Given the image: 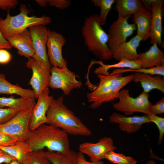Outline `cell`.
<instances>
[{
	"label": "cell",
	"instance_id": "cell-1",
	"mask_svg": "<svg viewBox=\"0 0 164 164\" xmlns=\"http://www.w3.org/2000/svg\"><path fill=\"white\" fill-rule=\"evenodd\" d=\"M25 141L32 151L46 148L49 151L63 152L70 149L68 134L58 128L46 124L30 130Z\"/></svg>",
	"mask_w": 164,
	"mask_h": 164
},
{
	"label": "cell",
	"instance_id": "cell-2",
	"mask_svg": "<svg viewBox=\"0 0 164 164\" xmlns=\"http://www.w3.org/2000/svg\"><path fill=\"white\" fill-rule=\"evenodd\" d=\"M46 124L58 128L68 134L89 136L91 130L63 103V96L53 99L46 112Z\"/></svg>",
	"mask_w": 164,
	"mask_h": 164
},
{
	"label": "cell",
	"instance_id": "cell-3",
	"mask_svg": "<svg viewBox=\"0 0 164 164\" xmlns=\"http://www.w3.org/2000/svg\"><path fill=\"white\" fill-rule=\"evenodd\" d=\"M101 26L98 15L91 14L86 18L81 32L88 50L97 58L108 60L113 58V54L108 45V34Z\"/></svg>",
	"mask_w": 164,
	"mask_h": 164
},
{
	"label": "cell",
	"instance_id": "cell-4",
	"mask_svg": "<svg viewBox=\"0 0 164 164\" xmlns=\"http://www.w3.org/2000/svg\"><path fill=\"white\" fill-rule=\"evenodd\" d=\"M97 77L100 80L98 85L91 93L87 94L90 106L92 109H95L104 102H111L118 98L121 89L133 80V74L123 76L122 73H110L108 75L99 74Z\"/></svg>",
	"mask_w": 164,
	"mask_h": 164
},
{
	"label": "cell",
	"instance_id": "cell-5",
	"mask_svg": "<svg viewBox=\"0 0 164 164\" xmlns=\"http://www.w3.org/2000/svg\"><path fill=\"white\" fill-rule=\"evenodd\" d=\"M20 10L19 14L14 16L10 15L8 10L5 19L0 18V31L6 39L21 33L32 26H45L51 22L50 17L46 15L40 17L29 16L30 10L25 4L21 5Z\"/></svg>",
	"mask_w": 164,
	"mask_h": 164
},
{
	"label": "cell",
	"instance_id": "cell-6",
	"mask_svg": "<svg viewBox=\"0 0 164 164\" xmlns=\"http://www.w3.org/2000/svg\"><path fill=\"white\" fill-rule=\"evenodd\" d=\"M129 92L127 89L120 91L119 101L113 105L114 109L123 112L127 116L132 115L135 112H141L145 114L150 113L153 104L149 100V93L143 91L137 97L134 98L130 95Z\"/></svg>",
	"mask_w": 164,
	"mask_h": 164
},
{
	"label": "cell",
	"instance_id": "cell-7",
	"mask_svg": "<svg viewBox=\"0 0 164 164\" xmlns=\"http://www.w3.org/2000/svg\"><path fill=\"white\" fill-rule=\"evenodd\" d=\"M35 102L27 108L20 111L8 121L0 125V133L19 141H26L30 131V119Z\"/></svg>",
	"mask_w": 164,
	"mask_h": 164
},
{
	"label": "cell",
	"instance_id": "cell-8",
	"mask_svg": "<svg viewBox=\"0 0 164 164\" xmlns=\"http://www.w3.org/2000/svg\"><path fill=\"white\" fill-rule=\"evenodd\" d=\"M77 75L67 68H59L52 67L49 86L53 89H59L62 90L64 94L68 96L71 91L81 88L83 83L77 80Z\"/></svg>",
	"mask_w": 164,
	"mask_h": 164
},
{
	"label": "cell",
	"instance_id": "cell-9",
	"mask_svg": "<svg viewBox=\"0 0 164 164\" xmlns=\"http://www.w3.org/2000/svg\"><path fill=\"white\" fill-rule=\"evenodd\" d=\"M131 16H118L117 19L114 21L110 26L108 33V45L111 51L126 42L128 37L136 29L135 24H129L128 22Z\"/></svg>",
	"mask_w": 164,
	"mask_h": 164
},
{
	"label": "cell",
	"instance_id": "cell-10",
	"mask_svg": "<svg viewBox=\"0 0 164 164\" xmlns=\"http://www.w3.org/2000/svg\"><path fill=\"white\" fill-rule=\"evenodd\" d=\"M49 29L45 26L35 25L29 28L35 55L32 58L39 63L51 68L46 51L47 40Z\"/></svg>",
	"mask_w": 164,
	"mask_h": 164
},
{
	"label": "cell",
	"instance_id": "cell-11",
	"mask_svg": "<svg viewBox=\"0 0 164 164\" xmlns=\"http://www.w3.org/2000/svg\"><path fill=\"white\" fill-rule=\"evenodd\" d=\"M66 42V39L63 35L49 30L46 43L47 54L50 64L53 67L67 68V61L62 54L63 47Z\"/></svg>",
	"mask_w": 164,
	"mask_h": 164
},
{
	"label": "cell",
	"instance_id": "cell-12",
	"mask_svg": "<svg viewBox=\"0 0 164 164\" xmlns=\"http://www.w3.org/2000/svg\"><path fill=\"white\" fill-rule=\"evenodd\" d=\"M26 66L32 70L29 84L32 87L36 99H37L41 92L49 86L51 68L39 63L32 57L28 59Z\"/></svg>",
	"mask_w": 164,
	"mask_h": 164
},
{
	"label": "cell",
	"instance_id": "cell-13",
	"mask_svg": "<svg viewBox=\"0 0 164 164\" xmlns=\"http://www.w3.org/2000/svg\"><path fill=\"white\" fill-rule=\"evenodd\" d=\"M116 149L113 139L107 137L100 138L97 143H83L79 145L78 148L79 152L87 155L91 162L101 160L107 153Z\"/></svg>",
	"mask_w": 164,
	"mask_h": 164
},
{
	"label": "cell",
	"instance_id": "cell-14",
	"mask_svg": "<svg viewBox=\"0 0 164 164\" xmlns=\"http://www.w3.org/2000/svg\"><path fill=\"white\" fill-rule=\"evenodd\" d=\"M48 88L44 90L37 98L32 110L30 124V130H32L39 126L46 124V112L52 102L53 98L49 95Z\"/></svg>",
	"mask_w": 164,
	"mask_h": 164
},
{
	"label": "cell",
	"instance_id": "cell-15",
	"mask_svg": "<svg viewBox=\"0 0 164 164\" xmlns=\"http://www.w3.org/2000/svg\"><path fill=\"white\" fill-rule=\"evenodd\" d=\"M149 5L151 10L152 19L150 43H156L160 46L162 43V0H142Z\"/></svg>",
	"mask_w": 164,
	"mask_h": 164
},
{
	"label": "cell",
	"instance_id": "cell-16",
	"mask_svg": "<svg viewBox=\"0 0 164 164\" xmlns=\"http://www.w3.org/2000/svg\"><path fill=\"white\" fill-rule=\"evenodd\" d=\"M109 120L111 123L118 124L121 131L128 133H136L141 129L143 124L150 122L146 115L130 116L116 112H114L111 114Z\"/></svg>",
	"mask_w": 164,
	"mask_h": 164
},
{
	"label": "cell",
	"instance_id": "cell-17",
	"mask_svg": "<svg viewBox=\"0 0 164 164\" xmlns=\"http://www.w3.org/2000/svg\"><path fill=\"white\" fill-rule=\"evenodd\" d=\"M142 39L136 35L129 41L119 45L111 51L113 58L119 61L122 59L129 60H137L138 53L137 49Z\"/></svg>",
	"mask_w": 164,
	"mask_h": 164
},
{
	"label": "cell",
	"instance_id": "cell-18",
	"mask_svg": "<svg viewBox=\"0 0 164 164\" xmlns=\"http://www.w3.org/2000/svg\"><path fill=\"white\" fill-rule=\"evenodd\" d=\"M12 46L17 50V53L28 59L35 55L32 40L28 29L13 36L6 39Z\"/></svg>",
	"mask_w": 164,
	"mask_h": 164
},
{
	"label": "cell",
	"instance_id": "cell-19",
	"mask_svg": "<svg viewBox=\"0 0 164 164\" xmlns=\"http://www.w3.org/2000/svg\"><path fill=\"white\" fill-rule=\"evenodd\" d=\"M137 60L142 68L164 65V53L154 43L148 50L138 53Z\"/></svg>",
	"mask_w": 164,
	"mask_h": 164
},
{
	"label": "cell",
	"instance_id": "cell-20",
	"mask_svg": "<svg viewBox=\"0 0 164 164\" xmlns=\"http://www.w3.org/2000/svg\"><path fill=\"white\" fill-rule=\"evenodd\" d=\"M133 23L137 27V35L145 41L150 38L152 14L147 9L143 8L133 14Z\"/></svg>",
	"mask_w": 164,
	"mask_h": 164
},
{
	"label": "cell",
	"instance_id": "cell-21",
	"mask_svg": "<svg viewBox=\"0 0 164 164\" xmlns=\"http://www.w3.org/2000/svg\"><path fill=\"white\" fill-rule=\"evenodd\" d=\"M133 74L132 81L136 83H140L143 91L149 93L152 90L156 89L164 93V79L160 75L153 76L137 72Z\"/></svg>",
	"mask_w": 164,
	"mask_h": 164
},
{
	"label": "cell",
	"instance_id": "cell-22",
	"mask_svg": "<svg viewBox=\"0 0 164 164\" xmlns=\"http://www.w3.org/2000/svg\"><path fill=\"white\" fill-rule=\"evenodd\" d=\"M0 94H15L21 97L36 98L35 94L33 90L24 89L18 85L9 82L5 75L0 73Z\"/></svg>",
	"mask_w": 164,
	"mask_h": 164
},
{
	"label": "cell",
	"instance_id": "cell-23",
	"mask_svg": "<svg viewBox=\"0 0 164 164\" xmlns=\"http://www.w3.org/2000/svg\"><path fill=\"white\" fill-rule=\"evenodd\" d=\"M92 64H98L100 66L96 68L94 73L97 74H101L108 75L110 74L108 70L111 68H127L137 70L141 68L139 61L138 60H129L125 59H122L119 62L113 64H105L101 60L96 61L94 60L91 62Z\"/></svg>",
	"mask_w": 164,
	"mask_h": 164
},
{
	"label": "cell",
	"instance_id": "cell-24",
	"mask_svg": "<svg viewBox=\"0 0 164 164\" xmlns=\"http://www.w3.org/2000/svg\"><path fill=\"white\" fill-rule=\"evenodd\" d=\"M42 152L52 164H77L78 154L70 149L63 152L42 150Z\"/></svg>",
	"mask_w": 164,
	"mask_h": 164
},
{
	"label": "cell",
	"instance_id": "cell-25",
	"mask_svg": "<svg viewBox=\"0 0 164 164\" xmlns=\"http://www.w3.org/2000/svg\"><path fill=\"white\" fill-rule=\"evenodd\" d=\"M0 150L13 157L20 163L32 150L25 141H18L15 144L7 147L0 146Z\"/></svg>",
	"mask_w": 164,
	"mask_h": 164
},
{
	"label": "cell",
	"instance_id": "cell-26",
	"mask_svg": "<svg viewBox=\"0 0 164 164\" xmlns=\"http://www.w3.org/2000/svg\"><path fill=\"white\" fill-rule=\"evenodd\" d=\"M115 9L118 16H126L133 15L141 9L145 8L142 1L138 0H117Z\"/></svg>",
	"mask_w": 164,
	"mask_h": 164
},
{
	"label": "cell",
	"instance_id": "cell-27",
	"mask_svg": "<svg viewBox=\"0 0 164 164\" xmlns=\"http://www.w3.org/2000/svg\"><path fill=\"white\" fill-rule=\"evenodd\" d=\"M35 98L0 97V108H9L20 110L25 109L35 102Z\"/></svg>",
	"mask_w": 164,
	"mask_h": 164
},
{
	"label": "cell",
	"instance_id": "cell-28",
	"mask_svg": "<svg viewBox=\"0 0 164 164\" xmlns=\"http://www.w3.org/2000/svg\"><path fill=\"white\" fill-rule=\"evenodd\" d=\"M115 0H92L91 2L97 7H99L101 12L98 19L100 24L103 25L106 23L108 15L111 9Z\"/></svg>",
	"mask_w": 164,
	"mask_h": 164
},
{
	"label": "cell",
	"instance_id": "cell-29",
	"mask_svg": "<svg viewBox=\"0 0 164 164\" xmlns=\"http://www.w3.org/2000/svg\"><path fill=\"white\" fill-rule=\"evenodd\" d=\"M104 159L114 164H136L137 162V161L132 157L126 156L122 153H116L113 151L107 153Z\"/></svg>",
	"mask_w": 164,
	"mask_h": 164
},
{
	"label": "cell",
	"instance_id": "cell-30",
	"mask_svg": "<svg viewBox=\"0 0 164 164\" xmlns=\"http://www.w3.org/2000/svg\"><path fill=\"white\" fill-rule=\"evenodd\" d=\"M20 164H52L42 153V150L32 151L23 159Z\"/></svg>",
	"mask_w": 164,
	"mask_h": 164
},
{
	"label": "cell",
	"instance_id": "cell-31",
	"mask_svg": "<svg viewBox=\"0 0 164 164\" xmlns=\"http://www.w3.org/2000/svg\"><path fill=\"white\" fill-rule=\"evenodd\" d=\"M130 71H135L137 72L148 74L151 75H156L164 77V65L155 66L146 69L141 68L137 70H134L129 68L117 69L114 70L111 73L113 74L118 73H122L125 72Z\"/></svg>",
	"mask_w": 164,
	"mask_h": 164
},
{
	"label": "cell",
	"instance_id": "cell-32",
	"mask_svg": "<svg viewBox=\"0 0 164 164\" xmlns=\"http://www.w3.org/2000/svg\"><path fill=\"white\" fill-rule=\"evenodd\" d=\"M145 115L148 117L150 122L154 123L158 128L159 135L158 143L160 145L162 143L164 134V118L151 113Z\"/></svg>",
	"mask_w": 164,
	"mask_h": 164
},
{
	"label": "cell",
	"instance_id": "cell-33",
	"mask_svg": "<svg viewBox=\"0 0 164 164\" xmlns=\"http://www.w3.org/2000/svg\"><path fill=\"white\" fill-rule=\"evenodd\" d=\"M20 111L9 108H0V125L10 120Z\"/></svg>",
	"mask_w": 164,
	"mask_h": 164
},
{
	"label": "cell",
	"instance_id": "cell-34",
	"mask_svg": "<svg viewBox=\"0 0 164 164\" xmlns=\"http://www.w3.org/2000/svg\"><path fill=\"white\" fill-rule=\"evenodd\" d=\"M47 2L50 6L61 9L67 8L71 4V1L70 0H47Z\"/></svg>",
	"mask_w": 164,
	"mask_h": 164
},
{
	"label": "cell",
	"instance_id": "cell-35",
	"mask_svg": "<svg viewBox=\"0 0 164 164\" xmlns=\"http://www.w3.org/2000/svg\"><path fill=\"white\" fill-rule=\"evenodd\" d=\"M150 113L155 114H161L164 113V98L162 97L155 104L152 106Z\"/></svg>",
	"mask_w": 164,
	"mask_h": 164
},
{
	"label": "cell",
	"instance_id": "cell-36",
	"mask_svg": "<svg viewBox=\"0 0 164 164\" xmlns=\"http://www.w3.org/2000/svg\"><path fill=\"white\" fill-rule=\"evenodd\" d=\"M19 141L0 133V146L7 147L12 145Z\"/></svg>",
	"mask_w": 164,
	"mask_h": 164
},
{
	"label": "cell",
	"instance_id": "cell-37",
	"mask_svg": "<svg viewBox=\"0 0 164 164\" xmlns=\"http://www.w3.org/2000/svg\"><path fill=\"white\" fill-rule=\"evenodd\" d=\"M18 4L17 0H0V9L8 10L15 8Z\"/></svg>",
	"mask_w": 164,
	"mask_h": 164
},
{
	"label": "cell",
	"instance_id": "cell-38",
	"mask_svg": "<svg viewBox=\"0 0 164 164\" xmlns=\"http://www.w3.org/2000/svg\"><path fill=\"white\" fill-rule=\"evenodd\" d=\"M11 55L6 49H0V64L8 63L11 61Z\"/></svg>",
	"mask_w": 164,
	"mask_h": 164
},
{
	"label": "cell",
	"instance_id": "cell-39",
	"mask_svg": "<svg viewBox=\"0 0 164 164\" xmlns=\"http://www.w3.org/2000/svg\"><path fill=\"white\" fill-rule=\"evenodd\" d=\"M15 159H16L13 157L0 150V164L2 163L9 164Z\"/></svg>",
	"mask_w": 164,
	"mask_h": 164
},
{
	"label": "cell",
	"instance_id": "cell-40",
	"mask_svg": "<svg viewBox=\"0 0 164 164\" xmlns=\"http://www.w3.org/2000/svg\"><path fill=\"white\" fill-rule=\"evenodd\" d=\"M77 154V164H104V162L102 160L89 162L86 160L83 154L80 152Z\"/></svg>",
	"mask_w": 164,
	"mask_h": 164
},
{
	"label": "cell",
	"instance_id": "cell-41",
	"mask_svg": "<svg viewBox=\"0 0 164 164\" xmlns=\"http://www.w3.org/2000/svg\"><path fill=\"white\" fill-rule=\"evenodd\" d=\"M12 47L8 41L3 36L0 31V49H11Z\"/></svg>",
	"mask_w": 164,
	"mask_h": 164
},
{
	"label": "cell",
	"instance_id": "cell-42",
	"mask_svg": "<svg viewBox=\"0 0 164 164\" xmlns=\"http://www.w3.org/2000/svg\"><path fill=\"white\" fill-rule=\"evenodd\" d=\"M35 1L39 5L43 7L48 4L47 0H36Z\"/></svg>",
	"mask_w": 164,
	"mask_h": 164
},
{
	"label": "cell",
	"instance_id": "cell-43",
	"mask_svg": "<svg viewBox=\"0 0 164 164\" xmlns=\"http://www.w3.org/2000/svg\"><path fill=\"white\" fill-rule=\"evenodd\" d=\"M146 164H156L155 162L152 159L148 160L146 161Z\"/></svg>",
	"mask_w": 164,
	"mask_h": 164
},
{
	"label": "cell",
	"instance_id": "cell-44",
	"mask_svg": "<svg viewBox=\"0 0 164 164\" xmlns=\"http://www.w3.org/2000/svg\"><path fill=\"white\" fill-rule=\"evenodd\" d=\"M9 164H20V163L16 159H15L13 160Z\"/></svg>",
	"mask_w": 164,
	"mask_h": 164
}]
</instances>
